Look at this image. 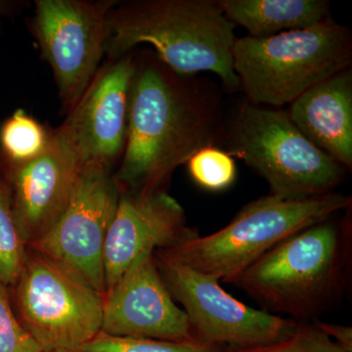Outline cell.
Wrapping results in <instances>:
<instances>
[{"mask_svg":"<svg viewBox=\"0 0 352 352\" xmlns=\"http://www.w3.org/2000/svg\"><path fill=\"white\" fill-rule=\"evenodd\" d=\"M223 133L214 90L173 71L155 53L135 58L126 147L113 173L120 192L166 191L176 168Z\"/></svg>","mask_w":352,"mask_h":352,"instance_id":"1","label":"cell"},{"mask_svg":"<svg viewBox=\"0 0 352 352\" xmlns=\"http://www.w3.org/2000/svg\"><path fill=\"white\" fill-rule=\"evenodd\" d=\"M27 250L14 217L10 187L0 170V281L8 288L19 276Z\"/></svg>","mask_w":352,"mask_h":352,"instance_id":"18","label":"cell"},{"mask_svg":"<svg viewBox=\"0 0 352 352\" xmlns=\"http://www.w3.org/2000/svg\"><path fill=\"white\" fill-rule=\"evenodd\" d=\"M226 349L198 340L170 342L145 338L116 337L100 332L76 352H226Z\"/></svg>","mask_w":352,"mask_h":352,"instance_id":"19","label":"cell"},{"mask_svg":"<svg viewBox=\"0 0 352 352\" xmlns=\"http://www.w3.org/2000/svg\"><path fill=\"white\" fill-rule=\"evenodd\" d=\"M232 54L236 75L252 104L281 107L349 69L351 34L328 19L266 38H237Z\"/></svg>","mask_w":352,"mask_h":352,"instance_id":"5","label":"cell"},{"mask_svg":"<svg viewBox=\"0 0 352 352\" xmlns=\"http://www.w3.org/2000/svg\"><path fill=\"white\" fill-rule=\"evenodd\" d=\"M157 270L173 300L182 305L196 340L226 349L268 346L288 337L298 322L236 300L219 280L155 251Z\"/></svg>","mask_w":352,"mask_h":352,"instance_id":"8","label":"cell"},{"mask_svg":"<svg viewBox=\"0 0 352 352\" xmlns=\"http://www.w3.org/2000/svg\"><path fill=\"white\" fill-rule=\"evenodd\" d=\"M53 129L23 109H18L0 126V170L17 168L34 161L47 149Z\"/></svg>","mask_w":352,"mask_h":352,"instance_id":"17","label":"cell"},{"mask_svg":"<svg viewBox=\"0 0 352 352\" xmlns=\"http://www.w3.org/2000/svg\"><path fill=\"white\" fill-rule=\"evenodd\" d=\"M0 28H1V22H0Z\"/></svg>","mask_w":352,"mask_h":352,"instance_id":"24","label":"cell"},{"mask_svg":"<svg viewBox=\"0 0 352 352\" xmlns=\"http://www.w3.org/2000/svg\"><path fill=\"white\" fill-rule=\"evenodd\" d=\"M226 17L252 38L307 29L328 20L324 0H220Z\"/></svg>","mask_w":352,"mask_h":352,"instance_id":"16","label":"cell"},{"mask_svg":"<svg viewBox=\"0 0 352 352\" xmlns=\"http://www.w3.org/2000/svg\"><path fill=\"white\" fill-rule=\"evenodd\" d=\"M187 166L194 182L208 191H222L228 188L237 175L233 157L217 146L204 148L197 152L190 157Z\"/></svg>","mask_w":352,"mask_h":352,"instance_id":"20","label":"cell"},{"mask_svg":"<svg viewBox=\"0 0 352 352\" xmlns=\"http://www.w3.org/2000/svg\"><path fill=\"white\" fill-rule=\"evenodd\" d=\"M105 55L117 60L147 43L183 76L210 72L230 90L241 87L233 64L236 25L217 0H132L107 14Z\"/></svg>","mask_w":352,"mask_h":352,"instance_id":"2","label":"cell"},{"mask_svg":"<svg viewBox=\"0 0 352 352\" xmlns=\"http://www.w3.org/2000/svg\"><path fill=\"white\" fill-rule=\"evenodd\" d=\"M134 72L135 56L131 52L107 60L75 108L67 113L64 122L82 166L94 164L112 170L124 154Z\"/></svg>","mask_w":352,"mask_h":352,"instance_id":"13","label":"cell"},{"mask_svg":"<svg viewBox=\"0 0 352 352\" xmlns=\"http://www.w3.org/2000/svg\"><path fill=\"white\" fill-rule=\"evenodd\" d=\"M154 252H146L104 294L101 332L116 337L170 342L196 340L157 270Z\"/></svg>","mask_w":352,"mask_h":352,"instance_id":"12","label":"cell"},{"mask_svg":"<svg viewBox=\"0 0 352 352\" xmlns=\"http://www.w3.org/2000/svg\"><path fill=\"white\" fill-rule=\"evenodd\" d=\"M120 198L112 170L83 164L63 214L41 239L28 247L67 264L104 295V248Z\"/></svg>","mask_w":352,"mask_h":352,"instance_id":"10","label":"cell"},{"mask_svg":"<svg viewBox=\"0 0 352 352\" xmlns=\"http://www.w3.org/2000/svg\"><path fill=\"white\" fill-rule=\"evenodd\" d=\"M226 352H352L321 330L314 321L298 322L293 333L280 342L251 349H227Z\"/></svg>","mask_w":352,"mask_h":352,"instance_id":"21","label":"cell"},{"mask_svg":"<svg viewBox=\"0 0 352 352\" xmlns=\"http://www.w3.org/2000/svg\"><path fill=\"white\" fill-rule=\"evenodd\" d=\"M193 230L186 226L184 208L168 192L149 195L120 192L104 248L106 291L139 256L168 249Z\"/></svg>","mask_w":352,"mask_h":352,"instance_id":"14","label":"cell"},{"mask_svg":"<svg viewBox=\"0 0 352 352\" xmlns=\"http://www.w3.org/2000/svg\"><path fill=\"white\" fill-rule=\"evenodd\" d=\"M289 119L342 168H352V73L346 69L292 102Z\"/></svg>","mask_w":352,"mask_h":352,"instance_id":"15","label":"cell"},{"mask_svg":"<svg viewBox=\"0 0 352 352\" xmlns=\"http://www.w3.org/2000/svg\"><path fill=\"white\" fill-rule=\"evenodd\" d=\"M231 157L265 179L268 195L302 201L333 193L344 168L298 131L288 112L244 104L224 133Z\"/></svg>","mask_w":352,"mask_h":352,"instance_id":"6","label":"cell"},{"mask_svg":"<svg viewBox=\"0 0 352 352\" xmlns=\"http://www.w3.org/2000/svg\"><path fill=\"white\" fill-rule=\"evenodd\" d=\"M319 328L327 333L333 342L340 346L352 351V329L349 326L337 325V324L326 323L320 320H315Z\"/></svg>","mask_w":352,"mask_h":352,"instance_id":"23","label":"cell"},{"mask_svg":"<svg viewBox=\"0 0 352 352\" xmlns=\"http://www.w3.org/2000/svg\"><path fill=\"white\" fill-rule=\"evenodd\" d=\"M351 258V221L332 217L282 241L231 284L268 314L319 320L349 289Z\"/></svg>","mask_w":352,"mask_h":352,"instance_id":"3","label":"cell"},{"mask_svg":"<svg viewBox=\"0 0 352 352\" xmlns=\"http://www.w3.org/2000/svg\"><path fill=\"white\" fill-rule=\"evenodd\" d=\"M54 352H56V351H54Z\"/></svg>","mask_w":352,"mask_h":352,"instance_id":"25","label":"cell"},{"mask_svg":"<svg viewBox=\"0 0 352 352\" xmlns=\"http://www.w3.org/2000/svg\"><path fill=\"white\" fill-rule=\"evenodd\" d=\"M351 205V197L337 192L302 201L263 196L250 201L217 232L200 236L193 230L177 244L160 251L192 270L231 284L282 241L349 210Z\"/></svg>","mask_w":352,"mask_h":352,"instance_id":"4","label":"cell"},{"mask_svg":"<svg viewBox=\"0 0 352 352\" xmlns=\"http://www.w3.org/2000/svg\"><path fill=\"white\" fill-rule=\"evenodd\" d=\"M14 310L43 352H76L101 332L104 295L57 259L28 247Z\"/></svg>","mask_w":352,"mask_h":352,"instance_id":"7","label":"cell"},{"mask_svg":"<svg viewBox=\"0 0 352 352\" xmlns=\"http://www.w3.org/2000/svg\"><path fill=\"white\" fill-rule=\"evenodd\" d=\"M82 163L65 122L53 129L41 156L17 168L0 170L8 182L16 223L25 244L41 239L56 223L73 195Z\"/></svg>","mask_w":352,"mask_h":352,"instance_id":"11","label":"cell"},{"mask_svg":"<svg viewBox=\"0 0 352 352\" xmlns=\"http://www.w3.org/2000/svg\"><path fill=\"white\" fill-rule=\"evenodd\" d=\"M116 1L36 0L32 36L52 69L63 111L75 108L105 55L107 14Z\"/></svg>","mask_w":352,"mask_h":352,"instance_id":"9","label":"cell"},{"mask_svg":"<svg viewBox=\"0 0 352 352\" xmlns=\"http://www.w3.org/2000/svg\"><path fill=\"white\" fill-rule=\"evenodd\" d=\"M0 352H43L25 330L11 302L9 288L0 281Z\"/></svg>","mask_w":352,"mask_h":352,"instance_id":"22","label":"cell"}]
</instances>
